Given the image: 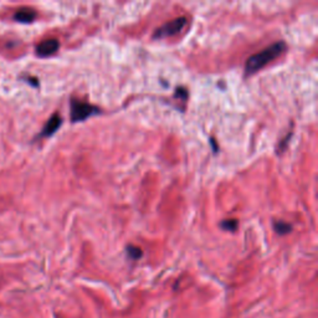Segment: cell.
I'll return each mask as SVG.
<instances>
[{"instance_id":"30bf717a","label":"cell","mask_w":318,"mask_h":318,"mask_svg":"<svg viewBox=\"0 0 318 318\" xmlns=\"http://www.w3.org/2000/svg\"><path fill=\"white\" fill-rule=\"evenodd\" d=\"M176 97H179L180 99L185 101L188 99V91L184 87H178L176 91Z\"/></svg>"},{"instance_id":"7a4b0ae2","label":"cell","mask_w":318,"mask_h":318,"mask_svg":"<svg viewBox=\"0 0 318 318\" xmlns=\"http://www.w3.org/2000/svg\"><path fill=\"white\" fill-rule=\"evenodd\" d=\"M99 110L90 103L82 101L72 99L71 101V121L72 122H82L88 117L99 115Z\"/></svg>"},{"instance_id":"8fae6325","label":"cell","mask_w":318,"mask_h":318,"mask_svg":"<svg viewBox=\"0 0 318 318\" xmlns=\"http://www.w3.org/2000/svg\"><path fill=\"white\" fill-rule=\"evenodd\" d=\"M290 137H291V135H288V136H286L285 138H283L282 143H281V144L278 145V148H280V152L285 151V148H286V144H287V143L290 142Z\"/></svg>"},{"instance_id":"6da1fadb","label":"cell","mask_w":318,"mask_h":318,"mask_svg":"<svg viewBox=\"0 0 318 318\" xmlns=\"http://www.w3.org/2000/svg\"><path fill=\"white\" fill-rule=\"evenodd\" d=\"M285 50L286 44L283 41H278L270 45L269 47L263 49L262 51L258 52V54L250 56L247 59L246 63H245V71H246L247 75L255 74L258 70L262 69L263 66H266L267 63H270L275 59L278 58Z\"/></svg>"},{"instance_id":"9c48e42d","label":"cell","mask_w":318,"mask_h":318,"mask_svg":"<svg viewBox=\"0 0 318 318\" xmlns=\"http://www.w3.org/2000/svg\"><path fill=\"white\" fill-rule=\"evenodd\" d=\"M238 220L228 219L220 222V228H221L222 230H226V231H235L236 229H238Z\"/></svg>"},{"instance_id":"ba28073f","label":"cell","mask_w":318,"mask_h":318,"mask_svg":"<svg viewBox=\"0 0 318 318\" xmlns=\"http://www.w3.org/2000/svg\"><path fill=\"white\" fill-rule=\"evenodd\" d=\"M126 251H127V255H128V258H131L132 260H138V258H142V255H143L140 247L133 246V245H128L126 249Z\"/></svg>"},{"instance_id":"3957f363","label":"cell","mask_w":318,"mask_h":318,"mask_svg":"<svg viewBox=\"0 0 318 318\" xmlns=\"http://www.w3.org/2000/svg\"><path fill=\"white\" fill-rule=\"evenodd\" d=\"M185 25H187V19L185 18H177V19L165 22L163 26L157 29L153 36L156 39L169 38V36H173L176 34L180 33Z\"/></svg>"},{"instance_id":"52a82bcc","label":"cell","mask_w":318,"mask_h":318,"mask_svg":"<svg viewBox=\"0 0 318 318\" xmlns=\"http://www.w3.org/2000/svg\"><path fill=\"white\" fill-rule=\"evenodd\" d=\"M274 228L277 234H280V235H286V234L290 233L292 226H291V224H288V222L282 221V220H278V221L274 222Z\"/></svg>"},{"instance_id":"7c38bea8","label":"cell","mask_w":318,"mask_h":318,"mask_svg":"<svg viewBox=\"0 0 318 318\" xmlns=\"http://www.w3.org/2000/svg\"><path fill=\"white\" fill-rule=\"evenodd\" d=\"M211 144H213V147H214V152H217L218 151V147H217V144H215L214 139H211Z\"/></svg>"},{"instance_id":"8992f818","label":"cell","mask_w":318,"mask_h":318,"mask_svg":"<svg viewBox=\"0 0 318 318\" xmlns=\"http://www.w3.org/2000/svg\"><path fill=\"white\" fill-rule=\"evenodd\" d=\"M36 18V11H34L33 9L24 8L18 10L14 14V20L21 24H30L35 20Z\"/></svg>"},{"instance_id":"277c9868","label":"cell","mask_w":318,"mask_h":318,"mask_svg":"<svg viewBox=\"0 0 318 318\" xmlns=\"http://www.w3.org/2000/svg\"><path fill=\"white\" fill-rule=\"evenodd\" d=\"M60 47V42L56 39H47L36 46V54L40 58H47V56L54 55Z\"/></svg>"},{"instance_id":"5b68a950","label":"cell","mask_w":318,"mask_h":318,"mask_svg":"<svg viewBox=\"0 0 318 318\" xmlns=\"http://www.w3.org/2000/svg\"><path fill=\"white\" fill-rule=\"evenodd\" d=\"M61 124H62V118L59 115H52L49 118V121L46 122V124L44 126V128H42L40 137H50V136H52L60 128Z\"/></svg>"}]
</instances>
